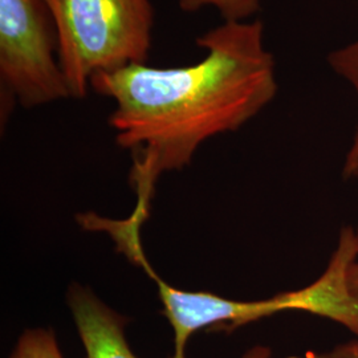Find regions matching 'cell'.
<instances>
[{
	"instance_id": "obj_6",
	"label": "cell",
	"mask_w": 358,
	"mask_h": 358,
	"mask_svg": "<svg viewBox=\"0 0 358 358\" xmlns=\"http://www.w3.org/2000/svg\"><path fill=\"white\" fill-rule=\"evenodd\" d=\"M185 13H196L203 7H214L224 22H248L260 11V0H179Z\"/></svg>"
},
{
	"instance_id": "obj_9",
	"label": "cell",
	"mask_w": 358,
	"mask_h": 358,
	"mask_svg": "<svg viewBox=\"0 0 358 358\" xmlns=\"http://www.w3.org/2000/svg\"><path fill=\"white\" fill-rule=\"evenodd\" d=\"M356 231H357L358 238V229ZM350 279L358 289V254L350 267ZM312 358H358V338L343 345L336 346L334 349L327 353H319Z\"/></svg>"
},
{
	"instance_id": "obj_1",
	"label": "cell",
	"mask_w": 358,
	"mask_h": 358,
	"mask_svg": "<svg viewBox=\"0 0 358 358\" xmlns=\"http://www.w3.org/2000/svg\"><path fill=\"white\" fill-rule=\"evenodd\" d=\"M198 63L158 68L129 64L90 78L112 99L109 122L117 143L130 150L131 217L145 223L158 178L190 164L208 138L242 128L276 96V63L264 43V24L224 22L196 38Z\"/></svg>"
},
{
	"instance_id": "obj_4",
	"label": "cell",
	"mask_w": 358,
	"mask_h": 358,
	"mask_svg": "<svg viewBox=\"0 0 358 358\" xmlns=\"http://www.w3.org/2000/svg\"><path fill=\"white\" fill-rule=\"evenodd\" d=\"M78 222L87 230L109 234L118 250L138 264L157 282L165 316L174 331V355L171 358H186V346L190 337L207 327L227 322L231 329H234L279 312L289 310L287 294H278L266 300L236 301L217 294L180 291L169 285L154 272L143 254L141 242L143 223L131 217L115 220L90 213L80 215Z\"/></svg>"
},
{
	"instance_id": "obj_2",
	"label": "cell",
	"mask_w": 358,
	"mask_h": 358,
	"mask_svg": "<svg viewBox=\"0 0 358 358\" xmlns=\"http://www.w3.org/2000/svg\"><path fill=\"white\" fill-rule=\"evenodd\" d=\"M57 34V59L71 99H83L90 78L146 63L152 47V0H44Z\"/></svg>"
},
{
	"instance_id": "obj_11",
	"label": "cell",
	"mask_w": 358,
	"mask_h": 358,
	"mask_svg": "<svg viewBox=\"0 0 358 358\" xmlns=\"http://www.w3.org/2000/svg\"><path fill=\"white\" fill-rule=\"evenodd\" d=\"M242 358H272V352L267 346L257 345L247 350Z\"/></svg>"
},
{
	"instance_id": "obj_7",
	"label": "cell",
	"mask_w": 358,
	"mask_h": 358,
	"mask_svg": "<svg viewBox=\"0 0 358 358\" xmlns=\"http://www.w3.org/2000/svg\"><path fill=\"white\" fill-rule=\"evenodd\" d=\"M10 358H64L51 329H28L13 348Z\"/></svg>"
},
{
	"instance_id": "obj_3",
	"label": "cell",
	"mask_w": 358,
	"mask_h": 358,
	"mask_svg": "<svg viewBox=\"0 0 358 358\" xmlns=\"http://www.w3.org/2000/svg\"><path fill=\"white\" fill-rule=\"evenodd\" d=\"M0 90L6 108L10 100L35 108L71 99L44 0H0Z\"/></svg>"
},
{
	"instance_id": "obj_8",
	"label": "cell",
	"mask_w": 358,
	"mask_h": 358,
	"mask_svg": "<svg viewBox=\"0 0 358 358\" xmlns=\"http://www.w3.org/2000/svg\"><path fill=\"white\" fill-rule=\"evenodd\" d=\"M327 62L333 72L348 81L358 96V38L331 52ZM355 137H358V129Z\"/></svg>"
},
{
	"instance_id": "obj_5",
	"label": "cell",
	"mask_w": 358,
	"mask_h": 358,
	"mask_svg": "<svg viewBox=\"0 0 358 358\" xmlns=\"http://www.w3.org/2000/svg\"><path fill=\"white\" fill-rule=\"evenodd\" d=\"M68 303L87 358H137L125 337V320L90 289L72 287Z\"/></svg>"
},
{
	"instance_id": "obj_10",
	"label": "cell",
	"mask_w": 358,
	"mask_h": 358,
	"mask_svg": "<svg viewBox=\"0 0 358 358\" xmlns=\"http://www.w3.org/2000/svg\"><path fill=\"white\" fill-rule=\"evenodd\" d=\"M344 174L346 178H355L358 180V137L353 138L349 153L346 154Z\"/></svg>"
}]
</instances>
